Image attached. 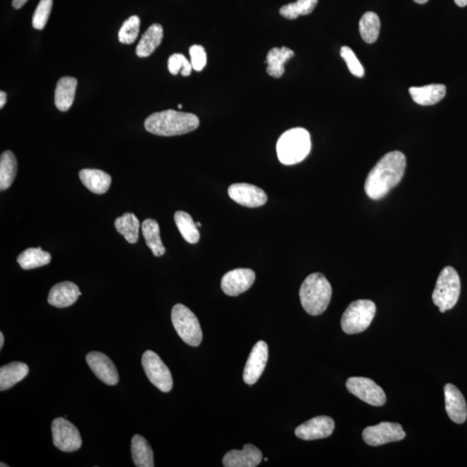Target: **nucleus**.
<instances>
[{
	"label": "nucleus",
	"instance_id": "9d476101",
	"mask_svg": "<svg viewBox=\"0 0 467 467\" xmlns=\"http://www.w3.org/2000/svg\"><path fill=\"white\" fill-rule=\"evenodd\" d=\"M347 388L349 392L354 394L366 404L381 407L386 404L385 390L373 380L366 378H351L347 380Z\"/></svg>",
	"mask_w": 467,
	"mask_h": 467
},
{
	"label": "nucleus",
	"instance_id": "79ce46f5",
	"mask_svg": "<svg viewBox=\"0 0 467 467\" xmlns=\"http://www.w3.org/2000/svg\"><path fill=\"white\" fill-rule=\"evenodd\" d=\"M4 343H5V337H4L3 332H0V349H3Z\"/></svg>",
	"mask_w": 467,
	"mask_h": 467
},
{
	"label": "nucleus",
	"instance_id": "2eb2a0df",
	"mask_svg": "<svg viewBox=\"0 0 467 467\" xmlns=\"http://www.w3.org/2000/svg\"><path fill=\"white\" fill-rule=\"evenodd\" d=\"M335 423L329 416H318L299 425L295 429V435L304 440L325 439L331 436Z\"/></svg>",
	"mask_w": 467,
	"mask_h": 467
},
{
	"label": "nucleus",
	"instance_id": "aec40b11",
	"mask_svg": "<svg viewBox=\"0 0 467 467\" xmlns=\"http://www.w3.org/2000/svg\"><path fill=\"white\" fill-rule=\"evenodd\" d=\"M79 177L83 185L96 194H104L111 185V176L101 170L82 169L80 170Z\"/></svg>",
	"mask_w": 467,
	"mask_h": 467
},
{
	"label": "nucleus",
	"instance_id": "58836bf2",
	"mask_svg": "<svg viewBox=\"0 0 467 467\" xmlns=\"http://www.w3.org/2000/svg\"><path fill=\"white\" fill-rule=\"evenodd\" d=\"M28 0H13V6L15 9H20L24 6Z\"/></svg>",
	"mask_w": 467,
	"mask_h": 467
},
{
	"label": "nucleus",
	"instance_id": "ddd939ff",
	"mask_svg": "<svg viewBox=\"0 0 467 467\" xmlns=\"http://www.w3.org/2000/svg\"><path fill=\"white\" fill-rule=\"evenodd\" d=\"M228 193L235 203L249 208L263 206L268 201V196L263 189L249 184L231 185Z\"/></svg>",
	"mask_w": 467,
	"mask_h": 467
},
{
	"label": "nucleus",
	"instance_id": "e433bc0d",
	"mask_svg": "<svg viewBox=\"0 0 467 467\" xmlns=\"http://www.w3.org/2000/svg\"><path fill=\"white\" fill-rule=\"evenodd\" d=\"M341 58L347 63L349 70L356 77L362 78L364 75V68L351 48L343 46L340 49Z\"/></svg>",
	"mask_w": 467,
	"mask_h": 467
},
{
	"label": "nucleus",
	"instance_id": "c756f323",
	"mask_svg": "<svg viewBox=\"0 0 467 467\" xmlns=\"http://www.w3.org/2000/svg\"><path fill=\"white\" fill-rule=\"evenodd\" d=\"M115 226L118 232L123 235L129 244L138 242L140 223L135 214L125 213L116 218Z\"/></svg>",
	"mask_w": 467,
	"mask_h": 467
},
{
	"label": "nucleus",
	"instance_id": "49530a36",
	"mask_svg": "<svg viewBox=\"0 0 467 467\" xmlns=\"http://www.w3.org/2000/svg\"><path fill=\"white\" fill-rule=\"evenodd\" d=\"M178 108H182V105L181 104L178 105Z\"/></svg>",
	"mask_w": 467,
	"mask_h": 467
},
{
	"label": "nucleus",
	"instance_id": "7c9ffc66",
	"mask_svg": "<svg viewBox=\"0 0 467 467\" xmlns=\"http://www.w3.org/2000/svg\"><path fill=\"white\" fill-rule=\"evenodd\" d=\"M381 22L377 13L373 11H368L361 18L359 22V32L361 37L367 44H373L378 40Z\"/></svg>",
	"mask_w": 467,
	"mask_h": 467
},
{
	"label": "nucleus",
	"instance_id": "c03bdc74",
	"mask_svg": "<svg viewBox=\"0 0 467 467\" xmlns=\"http://www.w3.org/2000/svg\"><path fill=\"white\" fill-rule=\"evenodd\" d=\"M0 466L6 467V466H8L6 465L5 463H1V465H0Z\"/></svg>",
	"mask_w": 467,
	"mask_h": 467
},
{
	"label": "nucleus",
	"instance_id": "a18cd8bd",
	"mask_svg": "<svg viewBox=\"0 0 467 467\" xmlns=\"http://www.w3.org/2000/svg\"><path fill=\"white\" fill-rule=\"evenodd\" d=\"M196 224H197V227H201V225H202V224H201V223H196Z\"/></svg>",
	"mask_w": 467,
	"mask_h": 467
},
{
	"label": "nucleus",
	"instance_id": "1a4fd4ad",
	"mask_svg": "<svg viewBox=\"0 0 467 467\" xmlns=\"http://www.w3.org/2000/svg\"><path fill=\"white\" fill-rule=\"evenodd\" d=\"M53 443L56 448L71 453L82 447V437L77 427L64 418H56L51 425Z\"/></svg>",
	"mask_w": 467,
	"mask_h": 467
},
{
	"label": "nucleus",
	"instance_id": "20e7f679",
	"mask_svg": "<svg viewBox=\"0 0 467 467\" xmlns=\"http://www.w3.org/2000/svg\"><path fill=\"white\" fill-rule=\"evenodd\" d=\"M309 132L301 127L292 128L280 137L276 145L277 155L283 165L298 164L310 154Z\"/></svg>",
	"mask_w": 467,
	"mask_h": 467
},
{
	"label": "nucleus",
	"instance_id": "a211bd4d",
	"mask_svg": "<svg viewBox=\"0 0 467 467\" xmlns=\"http://www.w3.org/2000/svg\"><path fill=\"white\" fill-rule=\"evenodd\" d=\"M446 410L449 418L457 424L464 423L467 419V406L465 397L456 386L447 383L444 388Z\"/></svg>",
	"mask_w": 467,
	"mask_h": 467
},
{
	"label": "nucleus",
	"instance_id": "72a5a7b5",
	"mask_svg": "<svg viewBox=\"0 0 467 467\" xmlns=\"http://www.w3.org/2000/svg\"><path fill=\"white\" fill-rule=\"evenodd\" d=\"M140 18L132 16L123 23L119 32V41L121 44H131L135 43L139 36Z\"/></svg>",
	"mask_w": 467,
	"mask_h": 467
},
{
	"label": "nucleus",
	"instance_id": "6ab92c4d",
	"mask_svg": "<svg viewBox=\"0 0 467 467\" xmlns=\"http://www.w3.org/2000/svg\"><path fill=\"white\" fill-rule=\"evenodd\" d=\"M82 294L79 287L73 282H63L55 285L49 291L48 302L49 305L66 309L77 302Z\"/></svg>",
	"mask_w": 467,
	"mask_h": 467
},
{
	"label": "nucleus",
	"instance_id": "393cba45",
	"mask_svg": "<svg viewBox=\"0 0 467 467\" xmlns=\"http://www.w3.org/2000/svg\"><path fill=\"white\" fill-rule=\"evenodd\" d=\"M294 56V52L287 47L273 48L267 56V73L273 78L282 77L285 72V63Z\"/></svg>",
	"mask_w": 467,
	"mask_h": 467
},
{
	"label": "nucleus",
	"instance_id": "473e14b6",
	"mask_svg": "<svg viewBox=\"0 0 467 467\" xmlns=\"http://www.w3.org/2000/svg\"><path fill=\"white\" fill-rule=\"evenodd\" d=\"M318 0H297L280 8V13L287 20H296L299 16H305L313 13Z\"/></svg>",
	"mask_w": 467,
	"mask_h": 467
},
{
	"label": "nucleus",
	"instance_id": "4468645a",
	"mask_svg": "<svg viewBox=\"0 0 467 467\" xmlns=\"http://www.w3.org/2000/svg\"><path fill=\"white\" fill-rule=\"evenodd\" d=\"M268 359V347L264 341L257 342L250 352L244 371L247 385H253L263 375Z\"/></svg>",
	"mask_w": 467,
	"mask_h": 467
},
{
	"label": "nucleus",
	"instance_id": "a878e982",
	"mask_svg": "<svg viewBox=\"0 0 467 467\" xmlns=\"http://www.w3.org/2000/svg\"><path fill=\"white\" fill-rule=\"evenodd\" d=\"M132 461L138 467H154V452L149 443L142 436L136 435L131 444Z\"/></svg>",
	"mask_w": 467,
	"mask_h": 467
},
{
	"label": "nucleus",
	"instance_id": "cd10ccee",
	"mask_svg": "<svg viewBox=\"0 0 467 467\" xmlns=\"http://www.w3.org/2000/svg\"><path fill=\"white\" fill-rule=\"evenodd\" d=\"M18 173L16 156L11 151H6L0 157V189L5 191L13 185Z\"/></svg>",
	"mask_w": 467,
	"mask_h": 467
},
{
	"label": "nucleus",
	"instance_id": "f704fd0d",
	"mask_svg": "<svg viewBox=\"0 0 467 467\" xmlns=\"http://www.w3.org/2000/svg\"><path fill=\"white\" fill-rule=\"evenodd\" d=\"M53 6V0H40L33 14L32 25L36 30H43L46 26Z\"/></svg>",
	"mask_w": 467,
	"mask_h": 467
},
{
	"label": "nucleus",
	"instance_id": "6e6552de",
	"mask_svg": "<svg viewBox=\"0 0 467 467\" xmlns=\"http://www.w3.org/2000/svg\"><path fill=\"white\" fill-rule=\"evenodd\" d=\"M142 366L149 381L162 392H170L173 381L169 368L153 351H147L142 356Z\"/></svg>",
	"mask_w": 467,
	"mask_h": 467
},
{
	"label": "nucleus",
	"instance_id": "7ed1b4c3",
	"mask_svg": "<svg viewBox=\"0 0 467 467\" xmlns=\"http://www.w3.org/2000/svg\"><path fill=\"white\" fill-rule=\"evenodd\" d=\"M332 294L331 284L320 273L307 276L299 290L303 309L311 316H318L325 313L331 302Z\"/></svg>",
	"mask_w": 467,
	"mask_h": 467
},
{
	"label": "nucleus",
	"instance_id": "ea45409f",
	"mask_svg": "<svg viewBox=\"0 0 467 467\" xmlns=\"http://www.w3.org/2000/svg\"><path fill=\"white\" fill-rule=\"evenodd\" d=\"M7 101V94L4 91L0 92V108H3L4 106L6 105Z\"/></svg>",
	"mask_w": 467,
	"mask_h": 467
},
{
	"label": "nucleus",
	"instance_id": "c85d7f7f",
	"mask_svg": "<svg viewBox=\"0 0 467 467\" xmlns=\"http://www.w3.org/2000/svg\"><path fill=\"white\" fill-rule=\"evenodd\" d=\"M17 261L23 269L30 270L48 265L51 261V254L41 248H30L21 253Z\"/></svg>",
	"mask_w": 467,
	"mask_h": 467
},
{
	"label": "nucleus",
	"instance_id": "bb28decb",
	"mask_svg": "<svg viewBox=\"0 0 467 467\" xmlns=\"http://www.w3.org/2000/svg\"><path fill=\"white\" fill-rule=\"evenodd\" d=\"M142 234L145 238L146 244L153 252L154 256L159 257L164 256L166 248L163 245L161 238V230L157 221L154 219H147L142 223Z\"/></svg>",
	"mask_w": 467,
	"mask_h": 467
},
{
	"label": "nucleus",
	"instance_id": "9b49d317",
	"mask_svg": "<svg viewBox=\"0 0 467 467\" xmlns=\"http://www.w3.org/2000/svg\"><path fill=\"white\" fill-rule=\"evenodd\" d=\"M405 437L406 432L399 423H381L375 426L364 428L363 432L364 442L371 447L400 442Z\"/></svg>",
	"mask_w": 467,
	"mask_h": 467
},
{
	"label": "nucleus",
	"instance_id": "f257e3e1",
	"mask_svg": "<svg viewBox=\"0 0 467 467\" xmlns=\"http://www.w3.org/2000/svg\"><path fill=\"white\" fill-rule=\"evenodd\" d=\"M406 164L405 155L399 151L383 156L368 174L364 185L366 195L373 200L385 197L401 181Z\"/></svg>",
	"mask_w": 467,
	"mask_h": 467
},
{
	"label": "nucleus",
	"instance_id": "f03ea898",
	"mask_svg": "<svg viewBox=\"0 0 467 467\" xmlns=\"http://www.w3.org/2000/svg\"><path fill=\"white\" fill-rule=\"evenodd\" d=\"M199 117L191 113L165 110L154 113L145 120V128L158 136H176L188 134L199 127Z\"/></svg>",
	"mask_w": 467,
	"mask_h": 467
},
{
	"label": "nucleus",
	"instance_id": "b1692460",
	"mask_svg": "<svg viewBox=\"0 0 467 467\" xmlns=\"http://www.w3.org/2000/svg\"><path fill=\"white\" fill-rule=\"evenodd\" d=\"M28 373L29 367L25 363L13 362L1 367L0 369V390L5 391L13 388Z\"/></svg>",
	"mask_w": 467,
	"mask_h": 467
},
{
	"label": "nucleus",
	"instance_id": "5701e85b",
	"mask_svg": "<svg viewBox=\"0 0 467 467\" xmlns=\"http://www.w3.org/2000/svg\"><path fill=\"white\" fill-rule=\"evenodd\" d=\"M164 37V30L159 24H154L143 34L137 45L136 54L139 58H147L161 45Z\"/></svg>",
	"mask_w": 467,
	"mask_h": 467
},
{
	"label": "nucleus",
	"instance_id": "f8f14e48",
	"mask_svg": "<svg viewBox=\"0 0 467 467\" xmlns=\"http://www.w3.org/2000/svg\"><path fill=\"white\" fill-rule=\"evenodd\" d=\"M256 280V273L249 268H237L225 273L221 282L224 294L238 296L248 291Z\"/></svg>",
	"mask_w": 467,
	"mask_h": 467
},
{
	"label": "nucleus",
	"instance_id": "dca6fc26",
	"mask_svg": "<svg viewBox=\"0 0 467 467\" xmlns=\"http://www.w3.org/2000/svg\"><path fill=\"white\" fill-rule=\"evenodd\" d=\"M90 369L106 385L113 386L119 382V374L115 364L108 356L98 351H91L86 356Z\"/></svg>",
	"mask_w": 467,
	"mask_h": 467
},
{
	"label": "nucleus",
	"instance_id": "39448f33",
	"mask_svg": "<svg viewBox=\"0 0 467 467\" xmlns=\"http://www.w3.org/2000/svg\"><path fill=\"white\" fill-rule=\"evenodd\" d=\"M461 284L458 273L454 268L446 267L440 272L432 292V301L442 313L454 309L461 295Z\"/></svg>",
	"mask_w": 467,
	"mask_h": 467
},
{
	"label": "nucleus",
	"instance_id": "a19ab883",
	"mask_svg": "<svg viewBox=\"0 0 467 467\" xmlns=\"http://www.w3.org/2000/svg\"><path fill=\"white\" fill-rule=\"evenodd\" d=\"M454 2L459 7H465L467 6V0H454Z\"/></svg>",
	"mask_w": 467,
	"mask_h": 467
},
{
	"label": "nucleus",
	"instance_id": "2f4dec72",
	"mask_svg": "<svg viewBox=\"0 0 467 467\" xmlns=\"http://www.w3.org/2000/svg\"><path fill=\"white\" fill-rule=\"evenodd\" d=\"M176 225L182 237L189 244H196L200 239V234L196 223L193 221L191 215L185 211H177L174 215Z\"/></svg>",
	"mask_w": 467,
	"mask_h": 467
},
{
	"label": "nucleus",
	"instance_id": "f3484780",
	"mask_svg": "<svg viewBox=\"0 0 467 467\" xmlns=\"http://www.w3.org/2000/svg\"><path fill=\"white\" fill-rule=\"evenodd\" d=\"M263 459L259 448L246 444L242 450H231L224 455L223 464L225 467H256Z\"/></svg>",
	"mask_w": 467,
	"mask_h": 467
},
{
	"label": "nucleus",
	"instance_id": "0eeeda50",
	"mask_svg": "<svg viewBox=\"0 0 467 467\" xmlns=\"http://www.w3.org/2000/svg\"><path fill=\"white\" fill-rule=\"evenodd\" d=\"M172 321L178 336L185 344L199 347L203 340L200 323L194 313L187 306L177 304L172 311Z\"/></svg>",
	"mask_w": 467,
	"mask_h": 467
},
{
	"label": "nucleus",
	"instance_id": "c9c22d12",
	"mask_svg": "<svg viewBox=\"0 0 467 467\" xmlns=\"http://www.w3.org/2000/svg\"><path fill=\"white\" fill-rule=\"evenodd\" d=\"M192 63L182 54H173L168 59L170 73L177 75L180 72L183 77H189L192 71Z\"/></svg>",
	"mask_w": 467,
	"mask_h": 467
},
{
	"label": "nucleus",
	"instance_id": "412c9836",
	"mask_svg": "<svg viewBox=\"0 0 467 467\" xmlns=\"http://www.w3.org/2000/svg\"><path fill=\"white\" fill-rule=\"evenodd\" d=\"M409 94L416 104L432 106L438 104L446 96L447 88L442 85H430L423 87H411Z\"/></svg>",
	"mask_w": 467,
	"mask_h": 467
},
{
	"label": "nucleus",
	"instance_id": "423d86ee",
	"mask_svg": "<svg viewBox=\"0 0 467 467\" xmlns=\"http://www.w3.org/2000/svg\"><path fill=\"white\" fill-rule=\"evenodd\" d=\"M375 303L370 299H359L350 304L341 318V328L347 334H358L366 331L373 321Z\"/></svg>",
	"mask_w": 467,
	"mask_h": 467
},
{
	"label": "nucleus",
	"instance_id": "37998d69",
	"mask_svg": "<svg viewBox=\"0 0 467 467\" xmlns=\"http://www.w3.org/2000/svg\"><path fill=\"white\" fill-rule=\"evenodd\" d=\"M413 1L416 2L417 4H421V5H423V4H426L428 0H413Z\"/></svg>",
	"mask_w": 467,
	"mask_h": 467
},
{
	"label": "nucleus",
	"instance_id": "4c0bfd02",
	"mask_svg": "<svg viewBox=\"0 0 467 467\" xmlns=\"http://www.w3.org/2000/svg\"><path fill=\"white\" fill-rule=\"evenodd\" d=\"M189 56L193 70L202 71L207 63V55L204 48L201 45H192L189 48Z\"/></svg>",
	"mask_w": 467,
	"mask_h": 467
},
{
	"label": "nucleus",
	"instance_id": "4be33fe9",
	"mask_svg": "<svg viewBox=\"0 0 467 467\" xmlns=\"http://www.w3.org/2000/svg\"><path fill=\"white\" fill-rule=\"evenodd\" d=\"M77 87V78L64 77L59 80L55 91V105L60 111L66 112L71 108Z\"/></svg>",
	"mask_w": 467,
	"mask_h": 467
}]
</instances>
